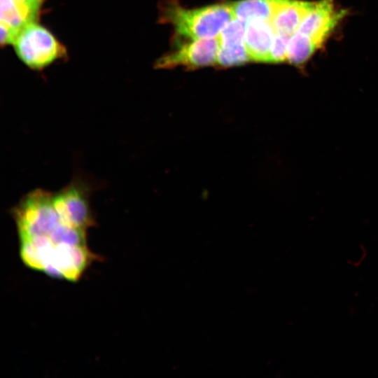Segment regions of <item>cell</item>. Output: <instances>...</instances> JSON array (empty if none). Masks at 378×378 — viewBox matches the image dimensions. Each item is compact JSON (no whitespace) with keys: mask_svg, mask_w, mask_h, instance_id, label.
Instances as JSON below:
<instances>
[{"mask_svg":"<svg viewBox=\"0 0 378 378\" xmlns=\"http://www.w3.org/2000/svg\"><path fill=\"white\" fill-rule=\"evenodd\" d=\"M319 46L312 38L296 31L289 38L286 59L291 64L302 65L313 55Z\"/></svg>","mask_w":378,"mask_h":378,"instance_id":"cell-10","label":"cell"},{"mask_svg":"<svg viewBox=\"0 0 378 378\" xmlns=\"http://www.w3.org/2000/svg\"><path fill=\"white\" fill-rule=\"evenodd\" d=\"M233 18L230 3L186 8L172 0L163 3L160 8V20L172 24L178 36L186 38H216Z\"/></svg>","mask_w":378,"mask_h":378,"instance_id":"cell-2","label":"cell"},{"mask_svg":"<svg viewBox=\"0 0 378 378\" xmlns=\"http://www.w3.org/2000/svg\"><path fill=\"white\" fill-rule=\"evenodd\" d=\"M313 4L301 0H280L271 20L276 33L291 36L298 30Z\"/></svg>","mask_w":378,"mask_h":378,"instance_id":"cell-8","label":"cell"},{"mask_svg":"<svg viewBox=\"0 0 378 378\" xmlns=\"http://www.w3.org/2000/svg\"><path fill=\"white\" fill-rule=\"evenodd\" d=\"M346 14L345 10L335 8L333 0L314 2L297 31L310 36L321 46Z\"/></svg>","mask_w":378,"mask_h":378,"instance_id":"cell-6","label":"cell"},{"mask_svg":"<svg viewBox=\"0 0 378 378\" xmlns=\"http://www.w3.org/2000/svg\"><path fill=\"white\" fill-rule=\"evenodd\" d=\"M280 0H239L231 3L234 18L248 22L271 21Z\"/></svg>","mask_w":378,"mask_h":378,"instance_id":"cell-9","label":"cell"},{"mask_svg":"<svg viewBox=\"0 0 378 378\" xmlns=\"http://www.w3.org/2000/svg\"><path fill=\"white\" fill-rule=\"evenodd\" d=\"M275 35L271 21L253 20L247 22L244 43L251 61L267 63Z\"/></svg>","mask_w":378,"mask_h":378,"instance_id":"cell-7","label":"cell"},{"mask_svg":"<svg viewBox=\"0 0 378 378\" xmlns=\"http://www.w3.org/2000/svg\"><path fill=\"white\" fill-rule=\"evenodd\" d=\"M38 19L41 6L45 0H19Z\"/></svg>","mask_w":378,"mask_h":378,"instance_id":"cell-14","label":"cell"},{"mask_svg":"<svg viewBox=\"0 0 378 378\" xmlns=\"http://www.w3.org/2000/svg\"><path fill=\"white\" fill-rule=\"evenodd\" d=\"M21 260L50 277L77 282L98 259L88 245L87 230L64 221L50 209L17 230Z\"/></svg>","mask_w":378,"mask_h":378,"instance_id":"cell-1","label":"cell"},{"mask_svg":"<svg viewBox=\"0 0 378 378\" xmlns=\"http://www.w3.org/2000/svg\"><path fill=\"white\" fill-rule=\"evenodd\" d=\"M251 61L245 43L220 46L216 64L220 66L241 65Z\"/></svg>","mask_w":378,"mask_h":378,"instance_id":"cell-11","label":"cell"},{"mask_svg":"<svg viewBox=\"0 0 378 378\" xmlns=\"http://www.w3.org/2000/svg\"><path fill=\"white\" fill-rule=\"evenodd\" d=\"M290 36L276 33L268 57L267 63H281L286 59L287 47Z\"/></svg>","mask_w":378,"mask_h":378,"instance_id":"cell-13","label":"cell"},{"mask_svg":"<svg viewBox=\"0 0 378 378\" xmlns=\"http://www.w3.org/2000/svg\"><path fill=\"white\" fill-rule=\"evenodd\" d=\"M177 41L174 48L159 58L155 67L171 69L178 66L197 68L216 64L220 47L218 38Z\"/></svg>","mask_w":378,"mask_h":378,"instance_id":"cell-5","label":"cell"},{"mask_svg":"<svg viewBox=\"0 0 378 378\" xmlns=\"http://www.w3.org/2000/svg\"><path fill=\"white\" fill-rule=\"evenodd\" d=\"M90 187L80 178L52 193V201L60 217L71 225L88 230L95 224L90 203Z\"/></svg>","mask_w":378,"mask_h":378,"instance_id":"cell-4","label":"cell"},{"mask_svg":"<svg viewBox=\"0 0 378 378\" xmlns=\"http://www.w3.org/2000/svg\"><path fill=\"white\" fill-rule=\"evenodd\" d=\"M18 58L28 67L42 69L66 55V49L37 21L27 24L13 43Z\"/></svg>","mask_w":378,"mask_h":378,"instance_id":"cell-3","label":"cell"},{"mask_svg":"<svg viewBox=\"0 0 378 378\" xmlns=\"http://www.w3.org/2000/svg\"><path fill=\"white\" fill-rule=\"evenodd\" d=\"M247 22L234 18L228 22L218 36L220 46L244 43Z\"/></svg>","mask_w":378,"mask_h":378,"instance_id":"cell-12","label":"cell"}]
</instances>
